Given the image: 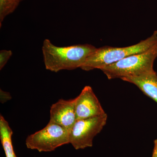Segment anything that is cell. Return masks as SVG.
<instances>
[{"label":"cell","instance_id":"8","mask_svg":"<svg viewBox=\"0 0 157 157\" xmlns=\"http://www.w3.org/2000/svg\"><path fill=\"white\" fill-rule=\"evenodd\" d=\"M121 79L135 85L144 94L157 103V74L154 70L140 76Z\"/></svg>","mask_w":157,"mask_h":157},{"label":"cell","instance_id":"1","mask_svg":"<svg viewBox=\"0 0 157 157\" xmlns=\"http://www.w3.org/2000/svg\"><path fill=\"white\" fill-rule=\"evenodd\" d=\"M97 48L89 44L58 47L45 39L42 47L45 68L57 73L62 70L81 68Z\"/></svg>","mask_w":157,"mask_h":157},{"label":"cell","instance_id":"11","mask_svg":"<svg viewBox=\"0 0 157 157\" xmlns=\"http://www.w3.org/2000/svg\"><path fill=\"white\" fill-rule=\"evenodd\" d=\"M12 55L11 50H2L0 52V70H2Z\"/></svg>","mask_w":157,"mask_h":157},{"label":"cell","instance_id":"9","mask_svg":"<svg viewBox=\"0 0 157 157\" xmlns=\"http://www.w3.org/2000/svg\"><path fill=\"white\" fill-rule=\"evenodd\" d=\"M13 132L9 122L2 115L0 116V139L6 157H17L12 144Z\"/></svg>","mask_w":157,"mask_h":157},{"label":"cell","instance_id":"6","mask_svg":"<svg viewBox=\"0 0 157 157\" xmlns=\"http://www.w3.org/2000/svg\"><path fill=\"white\" fill-rule=\"evenodd\" d=\"M76 120L104 115L106 113L91 86H85L75 98Z\"/></svg>","mask_w":157,"mask_h":157},{"label":"cell","instance_id":"3","mask_svg":"<svg viewBox=\"0 0 157 157\" xmlns=\"http://www.w3.org/2000/svg\"><path fill=\"white\" fill-rule=\"evenodd\" d=\"M157 57V43L148 50L135 54L101 68L109 79L140 76L154 70Z\"/></svg>","mask_w":157,"mask_h":157},{"label":"cell","instance_id":"10","mask_svg":"<svg viewBox=\"0 0 157 157\" xmlns=\"http://www.w3.org/2000/svg\"><path fill=\"white\" fill-rule=\"evenodd\" d=\"M20 0H0L1 25L4 18L15 10Z\"/></svg>","mask_w":157,"mask_h":157},{"label":"cell","instance_id":"13","mask_svg":"<svg viewBox=\"0 0 157 157\" xmlns=\"http://www.w3.org/2000/svg\"><path fill=\"white\" fill-rule=\"evenodd\" d=\"M152 157H157V139L155 141V147Z\"/></svg>","mask_w":157,"mask_h":157},{"label":"cell","instance_id":"14","mask_svg":"<svg viewBox=\"0 0 157 157\" xmlns=\"http://www.w3.org/2000/svg\"><path fill=\"white\" fill-rule=\"evenodd\" d=\"M22 1V0H20V1Z\"/></svg>","mask_w":157,"mask_h":157},{"label":"cell","instance_id":"7","mask_svg":"<svg viewBox=\"0 0 157 157\" xmlns=\"http://www.w3.org/2000/svg\"><path fill=\"white\" fill-rule=\"evenodd\" d=\"M75 98L69 100L60 99L52 105L49 122L71 130L76 121Z\"/></svg>","mask_w":157,"mask_h":157},{"label":"cell","instance_id":"4","mask_svg":"<svg viewBox=\"0 0 157 157\" xmlns=\"http://www.w3.org/2000/svg\"><path fill=\"white\" fill-rule=\"evenodd\" d=\"M70 130L49 122L41 130L29 135L25 140L28 148L39 152H50L70 144Z\"/></svg>","mask_w":157,"mask_h":157},{"label":"cell","instance_id":"5","mask_svg":"<svg viewBox=\"0 0 157 157\" xmlns=\"http://www.w3.org/2000/svg\"><path fill=\"white\" fill-rule=\"evenodd\" d=\"M107 113L99 116L77 120L70 132V141L76 150L91 147L93 140L107 124Z\"/></svg>","mask_w":157,"mask_h":157},{"label":"cell","instance_id":"12","mask_svg":"<svg viewBox=\"0 0 157 157\" xmlns=\"http://www.w3.org/2000/svg\"><path fill=\"white\" fill-rule=\"evenodd\" d=\"M1 94V102L2 103H5L7 101H9L11 99V97L10 94L7 92L4 91L2 90H1L0 91Z\"/></svg>","mask_w":157,"mask_h":157},{"label":"cell","instance_id":"2","mask_svg":"<svg viewBox=\"0 0 157 157\" xmlns=\"http://www.w3.org/2000/svg\"><path fill=\"white\" fill-rule=\"evenodd\" d=\"M157 43V31H155L151 36L135 45L125 47L105 46L97 48L80 68L85 71L101 70L127 57L148 50Z\"/></svg>","mask_w":157,"mask_h":157}]
</instances>
